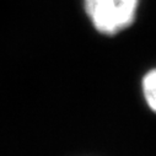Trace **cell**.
Returning <instances> with one entry per match:
<instances>
[{"instance_id": "cell-1", "label": "cell", "mask_w": 156, "mask_h": 156, "mask_svg": "<svg viewBox=\"0 0 156 156\" xmlns=\"http://www.w3.org/2000/svg\"><path fill=\"white\" fill-rule=\"evenodd\" d=\"M139 0H84L85 10L97 31L114 34L129 26Z\"/></svg>"}, {"instance_id": "cell-2", "label": "cell", "mask_w": 156, "mask_h": 156, "mask_svg": "<svg viewBox=\"0 0 156 156\" xmlns=\"http://www.w3.org/2000/svg\"><path fill=\"white\" fill-rule=\"evenodd\" d=\"M143 92L149 107L156 112V69L149 71L144 76Z\"/></svg>"}]
</instances>
